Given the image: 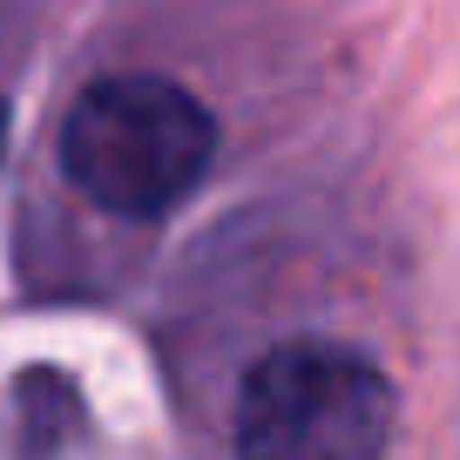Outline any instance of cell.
<instances>
[{
	"instance_id": "cell-1",
	"label": "cell",
	"mask_w": 460,
	"mask_h": 460,
	"mask_svg": "<svg viewBox=\"0 0 460 460\" xmlns=\"http://www.w3.org/2000/svg\"><path fill=\"white\" fill-rule=\"evenodd\" d=\"M217 122L190 88L163 75H109L82 88L61 122V163L95 203L122 217H156L210 170Z\"/></svg>"
},
{
	"instance_id": "cell-2",
	"label": "cell",
	"mask_w": 460,
	"mask_h": 460,
	"mask_svg": "<svg viewBox=\"0 0 460 460\" xmlns=\"http://www.w3.org/2000/svg\"><path fill=\"white\" fill-rule=\"evenodd\" d=\"M393 440V386L373 359L325 339L264 352L237 400L244 460H379Z\"/></svg>"
},
{
	"instance_id": "cell-3",
	"label": "cell",
	"mask_w": 460,
	"mask_h": 460,
	"mask_svg": "<svg viewBox=\"0 0 460 460\" xmlns=\"http://www.w3.org/2000/svg\"><path fill=\"white\" fill-rule=\"evenodd\" d=\"M0 149H7V109H0Z\"/></svg>"
}]
</instances>
